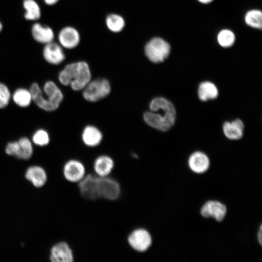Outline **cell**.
Listing matches in <instances>:
<instances>
[{
	"label": "cell",
	"mask_w": 262,
	"mask_h": 262,
	"mask_svg": "<svg viewBox=\"0 0 262 262\" xmlns=\"http://www.w3.org/2000/svg\"><path fill=\"white\" fill-rule=\"evenodd\" d=\"M149 110L143 115L144 122L157 130L165 131L174 124L176 112L173 104L164 98H153L149 104Z\"/></svg>",
	"instance_id": "obj_1"
},
{
	"label": "cell",
	"mask_w": 262,
	"mask_h": 262,
	"mask_svg": "<svg viewBox=\"0 0 262 262\" xmlns=\"http://www.w3.org/2000/svg\"><path fill=\"white\" fill-rule=\"evenodd\" d=\"M58 81L64 86H69L75 91H82L92 79L88 64L78 61L66 65L58 74Z\"/></svg>",
	"instance_id": "obj_2"
},
{
	"label": "cell",
	"mask_w": 262,
	"mask_h": 262,
	"mask_svg": "<svg viewBox=\"0 0 262 262\" xmlns=\"http://www.w3.org/2000/svg\"><path fill=\"white\" fill-rule=\"evenodd\" d=\"M82 91L85 100L90 102H96L110 94L111 85L108 80L105 78L91 79Z\"/></svg>",
	"instance_id": "obj_3"
},
{
	"label": "cell",
	"mask_w": 262,
	"mask_h": 262,
	"mask_svg": "<svg viewBox=\"0 0 262 262\" xmlns=\"http://www.w3.org/2000/svg\"><path fill=\"white\" fill-rule=\"evenodd\" d=\"M127 242L132 250L142 254L147 252L151 246L153 237L147 229L139 227L133 229L128 234Z\"/></svg>",
	"instance_id": "obj_4"
},
{
	"label": "cell",
	"mask_w": 262,
	"mask_h": 262,
	"mask_svg": "<svg viewBox=\"0 0 262 262\" xmlns=\"http://www.w3.org/2000/svg\"><path fill=\"white\" fill-rule=\"evenodd\" d=\"M121 193L119 182L109 176L100 177L97 176L96 194L98 200L115 201L117 199Z\"/></svg>",
	"instance_id": "obj_5"
},
{
	"label": "cell",
	"mask_w": 262,
	"mask_h": 262,
	"mask_svg": "<svg viewBox=\"0 0 262 262\" xmlns=\"http://www.w3.org/2000/svg\"><path fill=\"white\" fill-rule=\"evenodd\" d=\"M170 51L169 44L160 37L151 39L145 46V53L148 59L154 63L164 61Z\"/></svg>",
	"instance_id": "obj_6"
},
{
	"label": "cell",
	"mask_w": 262,
	"mask_h": 262,
	"mask_svg": "<svg viewBox=\"0 0 262 262\" xmlns=\"http://www.w3.org/2000/svg\"><path fill=\"white\" fill-rule=\"evenodd\" d=\"M6 154L18 159L28 160L33 153V143L27 137H22L17 141L8 142L5 148Z\"/></svg>",
	"instance_id": "obj_7"
},
{
	"label": "cell",
	"mask_w": 262,
	"mask_h": 262,
	"mask_svg": "<svg viewBox=\"0 0 262 262\" xmlns=\"http://www.w3.org/2000/svg\"><path fill=\"white\" fill-rule=\"evenodd\" d=\"M87 174L86 167L82 161L76 158H70L66 161L62 167V174L67 182L77 184Z\"/></svg>",
	"instance_id": "obj_8"
},
{
	"label": "cell",
	"mask_w": 262,
	"mask_h": 262,
	"mask_svg": "<svg viewBox=\"0 0 262 262\" xmlns=\"http://www.w3.org/2000/svg\"><path fill=\"white\" fill-rule=\"evenodd\" d=\"M97 179V176L94 173H88L77 183L80 195L86 203L87 212L90 205L98 201L96 194Z\"/></svg>",
	"instance_id": "obj_9"
},
{
	"label": "cell",
	"mask_w": 262,
	"mask_h": 262,
	"mask_svg": "<svg viewBox=\"0 0 262 262\" xmlns=\"http://www.w3.org/2000/svg\"><path fill=\"white\" fill-rule=\"evenodd\" d=\"M51 262H74L73 251L66 241H61L54 243L51 247L49 256Z\"/></svg>",
	"instance_id": "obj_10"
},
{
	"label": "cell",
	"mask_w": 262,
	"mask_h": 262,
	"mask_svg": "<svg viewBox=\"0 0 262 262\" xmlns=\"http://www.w3.org/2000/svg\"><path fill=\"white\" fill-rule=\"evenodd\" d=\"M115 166L113 158L107 154H100L94 159L92 169L93 173L100 177L109 176Z\"/></svg>",
	"instance_id": "obj_11"
},
{
	"label": "cell",
	"mask_w": 262,
	"mask_h": 262,
	"mask_svg": "<svg viewBox=\"0 0 262 262\" xmlns=\"http://www.w3.org/2000/svg\"><path fill=\"white\" fill-rule=\"evenodd\" d=\"M58 38L62 47L67 49L75 48L80 41V35L78 31L70 26L63 28L60 31Z\"/></svg>",
	"instance_id": "obj_12"
},
{
	"label": "cell",
	"mask_w": 262,
	"mask_h": 262,
	"mask_svg": "<svg viewBox=\"0 0 262 262\" xmlns=\"http://www.w3.org/2000/svg\"><path fill=\"white\" fill-rule=\"evenodd\" d=\"M43 54L45 60L51 65H59L65 59L62 46L53 41L45 44Z\"/></svg>",
	"instance_id": "obj_13"
},
{
	"label": "cell",
	"mask_w": 262,
	"mask_h": 262,
	"mask_svg": "<svg viewBox=\"0 0 262 262\" xmlns=\"http://www.w3.org/2000/svg\"><path fill=\"white\" fill-rule=\"evenodd\" d=\"M25 177L36 188L44 186L48 180L45 170L41 166L37 165L29 166L25 171Z\"/></svg>",
	"instance_id": "obj_14"
},
{
	"label": "cell",
	"mask_w": 262,
	"mask_h": 262,
	"mask_svg": "<svg viewBox=\"0 0 262 262\" xmlns=\"http://www.w3.org/2000/svg\"><path fill=\"white\" fill-rule=\"evenodd\" d=\"M81 138L84 145L89 147L98 146L103 139L101 131L96 126L88 125L83 129Z\"/></svg>",
	"instance_id": "obj_15"
},
{
	"label": "cell",
	"mask_w": 262,
	"mask_h": 262,
	"mask_svg": "<svg viewBox=\"0 0 262 262\" xmlns=\"http://www.w3.org/2000/svg\"><path fill=\"white\" fill-rule=\"evenodd\" d=\"M226 213V207L216 201L207 202L201 209V214L202 216L206 218L213 217L218 222L223 220Z\"/></svg>",
	"instance_id": "obj_16"
},
{
	"label": "cell",
	"mask_w": 262,
	"mask_h": 262,
	"mask_svg": "<svg viewBox=\"0 0 262 262\" xmlns=\"http://www.w3.org/2000/svg\"><path fill=\"white\" fill-rule=\"evenodd\" d=\"M42 90L46 98L58 108L64 99V94L55 82L52 81L46 82Z\"/></svg>",
	"instance_id": "obj_17"
},
{
	"label": "cell",
	"mask_w": 262,
	"mask_h": 262,
	"mask_svg": "<svg viewBox=\"0 0 262 262\" xmlns=\"http://www.w3.org/2000/svg\"><path fill=\"white\" fill-rule=\"evenodd\" d=\"M29 90L33 101L39 108L46 112H52L58 109L46 98L42 89L37 83H33Z\"/></svg>",
	"instance_id": "obj_18"
},
{
	"label": "cell",
	"mask_w": 262,
	"mask_h": 262,
	"mask_svg": "<svg viewBox=\"0 0 262 262\" xmlns=\"http://www.w3.org/2000/svg\"><path fill=\"white\" fill-rule=\"evenodd\" d=\"M190 168L196 173H204L209 167L210 161L204 153L197 151L193 153L188 160Z\"/></svg>",
	"instance_id": "obj_19"
},
{
	"label": "cell",
	"mask_w": 262,
	"mask_h": 262,
	"mask_svg": "<svg viewBox=\"0 0 262 262\" xmlns=\"http://www.w3.org/2000/svg\"><path fill=\"white\" fill-rule=\"evenodd\" d=\"M32 34L36 41L45 45L52 42L54 37V33L50 28L38 23L33 25Z\"/></svg>",
	"instance_id": "obj_20"
},
{
	"label": "cell",
	"mask_w": 262,
	"mask_h": 262,
	"mask_svg": "<svg viewBox=\"0 0 262 262\" xmlns=\"http://www.w3.org/2000/svg\"><path fill=\"white\" fill-rule=\"evenodd\" d=\"M244 125L240 119L231 122H226L223 126V132L225 136L230 140H238L243 135Z\"/></svg>",
	"instance_id": "obj_21"
},
{
	"label": "cell",
	"mask_w": 262,
	"mask_h": 262,
	"mask_svg": "<svg viewBox=\"0 0 262 262\" xmlns=\"http://www.w3.org/2000/svg\"><path fill=\"white\" fill-rule=\"evenodd\" d=\"M218 95V91L215 85L212 82L206 81L201 82L198 87V96L203 101L213 99Z\"/></svg>",
	"instance_id": "obj_22"
},
{
	"label": "cell",
	"mask_w": 262,
	"mask_h": 262,
	"mask_svg": "<svg viewBox=\"0 0 262 262\" xmlns=\"http://www.w3.org/2000/svg\"><path fill=\"white\" fill-rule=\"evenodd\" d=\"M11 98L17 106L21 108L29 107L33 101L30 90L23 87L17 88L12 95Z\"/></svg>",
	"instance_id": "obj_23"
},
{
	"label": "cell",
	"mask_w": 262,
	"mask_h": 262,
	"mask_svg": "<svg viewBox=\"0 0 262 262\" xmlns=\"http://www.w3.org/2000/svg\"><path fill=\"white\" fill-rule=\"evenodd\" d=\"M23 5L26 10L24 17L29 20H36L41 16L40 8L34 0H24Z\"/></svg>",
	"instance_id": "obj_24"
},
{
	"label": "cell",
	"mask_w": 262,
	"mask_h": 262,
	"mask_svg": "<svg viewBox=\"0 0 262 262\" xmlns=\"http://www.w3.org/2000/svg\"><path fill=\"white\" fill-rule=\"evenodd\" d=\"M106 23L109 30L114 33L121 32L125 25L123 17L116 14L108 15L106 19Z\"/></svg>",
	"instance_id": "obj_25"
},
{
	"label": "cell",
	"mask_w": 262,
	"mask_h": 262,
	"mask_svg": "<svg viewBox=\"0 0 262 262\" xmlns=\"http://www.w3.org/2000/svg\"><path fill=\"white\" fill-rule=\"evenodd\" d=\"M246 23L255 28L261 29L262 26V14L258 10L248 11L245 17Z\"/></svg>",
	"instance_id": "obj_26"
},
{
	"label": "cell",
	"mask_w": 262,
	"mask_h": 262,
	"mask_svg": "<svg viewBox=\"0 0 262 262\" xmlns=\"http://www.w3.org/2000/svg\"><path fill=\"white\" fill-rule=\"evenodd\" d=\"M49 141L50 137L48 132L42 129L37 130L32 137V143L39 147L47 146Z\"/></svg>",
	"instance_id": "obj_27"
},
{
	"label": "cell",
	"mask_w": 262,
	"mask_h": 262,
	"mask_svg": "<svg viewBox=\"0 0 262 262\" xmlns=\"http://www.w3.org/2000/svg\"><path fill=\"white\" fill-rule=\"evenodd\" d=\"M235 37L232 32L225 29L220 31L217 36V40L219 44L223 47H229L232 46Z\"/></svg>",
	"instance_id": "obj_28"
},
{
	"label": "cell",
	"mask_w": 262,
	"mask_h": 262,
	"mask_svg": "<svg viewBox=\"0 0 262 262\" xmlns=\"http://www.w3.org/2000/svg\"><path fill=\"white\" fill-rule=\"evenodd\" d=\"M12 95L8 86L0 82V109L6 108L11 99Z\"/></svg>",
	"instance_id": "obj_29"
},
{
	"label": "cell",
	"mask_w": 262,
	"mask_h": 262,
	"mask_svg": "<svg viewBox=\"0 0 262 262\" xmlns=\"http://www.w3.org/2000/svg\"><path fill=\"white\" fill-rule=\"evenodd\" d=\"M59 0H44L45 3L49 5H52L56 3Z\"/></svg>",
	"instance_id": "obj_30"
},
{
	"label": "cell",
	"mask_w": 262,
	"mask_h": 262,
	"mask_svg": "<svg viewBox=\"0 0 262 262\" xmlns=\"http://www.w3.org/2000/svg\"><path fill=\"white\" fill-rule=\"evenodd\" d=\"M262 226H261L259 231L258 232V240L259 241V243L261 245H262Z\"/></svg>",
	"instance_id": "obj_31"
},
{
	"label": "cell",
	"mask_w": 262,
	"mask_h": 262,
	"mask_svg": "<svg viewBox=\"0 0 262 262\" xmlns=\"http://www.w3.org/2000/svg\"><path fill=\"white\" fill-rule=\"evenodd\" d=\"M199 2L203 3H208L209 2H210L213 0H198Z\"/></svg>",
	"instance_id": "obj_32"
},
{
	"label": "cell",
	"mask_w": 262,
	"mask_h": 262,
	"mask_svg": "<svg viewBox=\"0 0 262 262\" xmlns=\"http://www.w3.org/2000/svg\"><path fill=\"white\" fill-rule=\"evenodd\" d=\"M2 29V24L0 22V32L1 31Z\"/></svg>",
	"instance_id": "obj_33"
}]
</instances>
